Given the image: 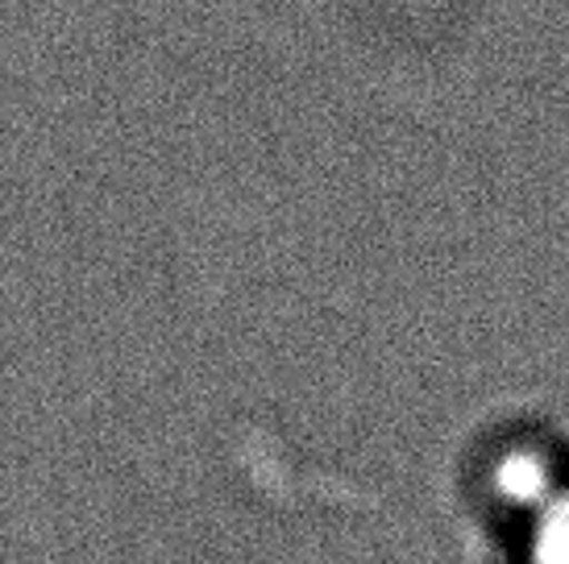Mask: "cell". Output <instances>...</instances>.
Masks as SVG:
<instances>
[{
    "instance_id": "1",
    "label": "cell",
    "mask_w": 569,
    "mask_h": 564,
    "mask_svg": "<svg viewBox=\"0 0 569 564\" xmlns=\"http://www.w3.org/2000/svg\"><path fill=\"white\" fill-rule=\"evenodd\" d=\"M511 564H569V461L545 502L511 523Z\"/></svg>"
}]
</instances>
